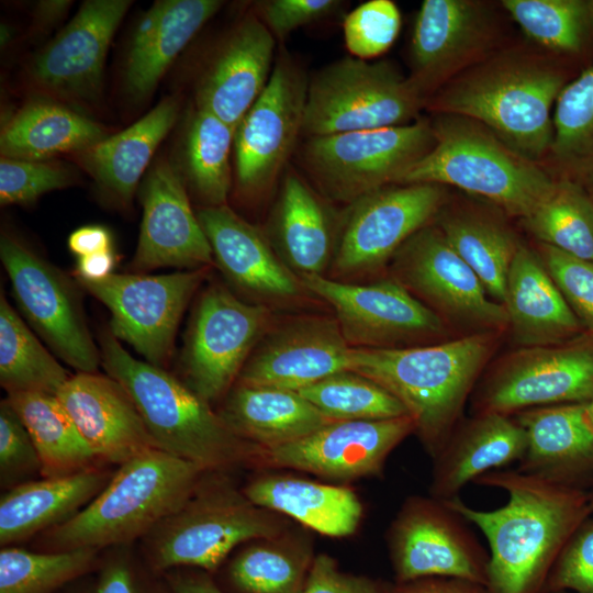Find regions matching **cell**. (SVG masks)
I'll use <instances>...</instances> for the list:
<instances>
[{"label": "cell", "instance_id": "obj_1", "mask_svg": "<svg viewBox=\"0 0 593 593\" xmlns=\"http://www.w3.org/2000/svg\"><path fill=\"white\" fill-rule=\"evenodd\" d=\"M475 484L504 490L505 505L478 511L458 496L446 504L477 525L490 547V593H537L559 553L591 514L589 495L517 469L483 473Z\"/></svg>", "mask_w": 593, "mask_h": 593}, {"label": "cell", "instance_id": "obj_2", "mask_svg": "<svg viewBox=\"0 0 593 593\" xmlns=\"http://www.w3.org/2000/svg\"><path fill=\"white\" fill-rule=\"evenodd\" d=\"M563 71L544 54L510 48L467 68L427 101L437 114L473 120L525 158L538 163L552 142V105Z\"/></svg>", "mask_w": 593, "mask_h": 593}, {"label": "cell", "instance_id": "obj_3", "mask_svg": "<svg viewBox=\"0 0 593 593\" xmlns=\"http://www.w3.org/2000/svg\"><path fill=\"white\" fill-rule=\"evenodd\" d=\"M492 350L486 333L426 346L350 348L349 370L393 394L435 458L458 425Z\"/></svg>", "mask_w": 593, "mask_h": 593}, {"label": "cell", "instance_id": "obj_4", "mask_svg": "<svg viewBox=\"0 0 593 593\" xmlns=\"http://www.w3.org/2000/svg\"><path fill=\"white\" fill-rule=\"evenodd\" d=\"M108 376L133 399L158 447L204 472L230 468L259 448L233 433L209 402L164 368L134 358L110 332L101 338Z\"/></svg>", "mask_w": 593, "mask_h": 593}, {"label": "cell", "instance_id": "obj_5", "mask_svg": "<svg viewBox=\"0 0 593 593\" xmlns=\"http://www.w3.org/2000/svg\"><path fill=\"white\" fill-rule=\"evenodd\" d=\"M204 471L161 449L123 465L105 488L68 521L44 532L46 551L100 550L145 537L193 493Z\"/></svg>", "mask_w": 593, "mask_h": 593}, {"label": "cell", "instance_id": "obj_6", "mask_svg": "<svg viewBox=\"0 0 593 593\" xmlns=\"http://www.w3.org/2000/svg\"><path fill=\"white\" fill-rule=\"evenodd\" d=\"M435 144L399 184L452 186L483 197L524 220L555 186L534 163L500 141L480 123L450 114L432 122Z\"/></svg>", "mask_w": 593, "mask_h": 593}, {"label": "cell", "instance_id": "obj_7", "mask_svg": "<svg viewBox=\"0 0 593 593\" xmlns=\"http://www.w3.org/2000/svg\"><path fill=\"white\" fill-rule=\"evenodd\" d=\"M204 482L202 475L190 497L144 537L153 570L214 571L239 544L279 534L281 526L268 510L224 481Z\"/></svg>", "mask_w": 593, "mask_h": 593}, {"label": "cell", "instance_id": "obj_8", "mask_svg": "<svg viewBox=\"0 0 593 593\" xmlns=\"http://www.w3.org/2000/svg\"><path fill=\"white\" fill-rule=\"evenodd\" d=\"M427 101L390 61L345 57L309 82L303 133L312 137L405 125Z\"/></svg>", "mask_w": 593, "mask_h": 593}, {"label": "cell", "instance_id": "obj_9", "mask_svg": "<svg viewBox=\"0 0 593 593\" xmlns=\"http://www.w3.org/2000/svg\"><path fill=\"white\" fill-rule=\"evenodd\" d=\"M435 144L432 122L312 136L303 163L322 192L351 204L380 188L399 184Z\"/></svg>", "mask_w": 593, "mask_h": 593}, {"label": "cell", "instance_id": "obj_10", "mask_svg": "<svg viewBox=\"0 0 593 593\" xmlns=\"http://www.w3.org/2000/svg\"><path fill=\"white\" fill-rule=\"evenodd\" d=\"M271 326L265 304L247 303L221 284L203 291L182 355L186 384L206 402L226 393Z\"/></svg>", "mask_w": 593, "mask_h": 593}, {"label": "cell", "instance_id": "obj_11", "mask_svg": "<svg viewBox=\"0 0 593 593\" xmlns=\"http://www.w3.org/2000/svg\"><path fill=\"white\" fill-rule=\"evenodd\" d=\"M446 201L444 186L390 184L351 204L337 227L332 279L371 272L429 224Z\"/></svg>", "mask_w": 593, "mask_h": 593}, {"label": "cell", "instance_id": "obj_12", "mask_svg": "<svg viewBox=\"0 0 593 593\" xmlns=\"http://www.w3.org/2000/svg\"><path fill=\"white\" fill-rule=\"evenodd\" d=\"M206 269L159 276L111 273L80 283L110 311V333L133 346L147 362L163 368L182 313L204 281Z\"/></svg>", "mask_w": 593, "mask_h": 593}, {"label": "cell", "instance_id": "obj_13", "mask_svg": "<svg viewBox=\"0 0 593 593\" xmlns=\"http://www.w3.org/2000/svg\"><path fill=\"white\" fill-rule=\"evenodd\" d=\"M0 257L15 302L42 338L79 372L100 362L79 293L68 277L13 236L3 234Z\"/></svg>", "mask_w": 593, "mask_h": 593}, {"label": "cell", "instance_id": "obj_14", "mask_svg": "<svg viewBox=\"0 0 593 593\" xmlns=\"http://www.w3.org/2000/svg\"><path fill=\"white\" fill-rule=\"evenodd\" d=\"M593 399V342L529 347L497 365L479 385L475 413L522 411Z\"/></svg>", "mask_w": 593, "mask_h": 593}, {"label": "cell", "instance_id": "obj_15", "mask_svg": "<svg viewBox=\"0 0 593 593\" xmlns=\"http://www.w3.org/2000/svg\"><path fill=\"white\" fill-rule=\"evenodd\" d=\"M299 278L306 291L333 307L350 347L398 348L445 332L441 317L398 280L357 284L323 275Z\"/></svg>", "mask_w": 593, "mask_h": 593}, {"label": "cell", "instance_id": "obj_16", "mask_svg": "<svg viewBox=\"0 0 593 593\" xmlns=\"http://www.w3.org/2000/svg\"><path fill=\"white\" fill-rule=\"evenodd\" d=\"M309 81L303 69L283 52L269 81L234 131L237 184L242 193L267 190L303 133Z\"/></svg>", "mask_w": 593, "mask_h": 593}, {"label": "cell", "instance_id": "obj_17", "mask_svg": "<svg viewBox=\"0 0 593 593\" xmlns=\"http://www.w3.org/2000/svg\"><path fill=\"white\" fill-rule=\"evenodd\" d=\"M465 522L445 501L409 500L390 532L398 581L446 577L488 586L490 555Z\"/></svg>", "mask_w": 593, "mask_h": 593}, {"label": "cell", "instance_id": "obj_18", "mask_svg": "<svg viewBox=\"0 0 593 593\" xmlns=\"http://www.w3.org/2000/svg\"><path fill=\"white\" fill-rule=\"evenodd\" d=\"M491 7L473 0H425L411 38V79L429 99L454 77L495 52Z\"/></svg>", "mask_w": 593, "mask_h": 593}, {"label": "cell", "instance_id": "obj_19", "mask_svg": "<svg viewBox=\"0 0 593 593\" xmlns=\"http://www.w3.org/2000/svg\"><path fill=\"white\" fill-rule=\"evenodd\" d=\"M393 259L398 281L449 318L483 328L508 324L505 306L488 298L478 276L438 226L421 228Z\"/></svg>", "mask_w": 593, "mask_h": 593}, {"label": "cell", "instance_id": "obj_20", "mask_svg": "<svg viewBox=\"0 0 593 593\" xmlns=\"http://www.w3.org/2000/svg\"><path fill=\"white\" fill-rule=\"evenodd\" d=\"M415 429L410 415L332 421L295 441L260 448L257 457L271 466L349 480L379 473L389 454Z\"/></svg>", "mask_w": 593, "mask_h": 593}, {"label": "cell", "instance_id": "obj_21", "mask_svg": "<svg viewBox=\"0 0 593 593\" xmlns=\"http://www.w3.org/2000/svg\"><path fill=\"white\" fill-rule=\"evenodd\" d=\"M127 0H88L33 59L32 81L59 98L92 103L100 97L112 37L131 5Z\"/></svg>", "mask_w": 593, "mask_h": 593}, {"label": "cell", "instance_id": "obj_22", "mask_svg": "<svg viewBox=\"0 0 593 593\" xmlns=\"http://www.w3.org/2000/svg\"><path fill=\"white\" fill-rule=\"evenodd\" d=\"M143 219L133 268L197 269L213 261V253L198 214L192 211L179 169L158 160L142 186Z\"/></svg>", "mask_w": 593, "mask_h": 593}, {"label": "cell", "instance_id": "obj_23", "mask_svg": "<svg viewBox=\"0 0 593 593\" xmlns=\"http://www.w3.org/2000/svg\"><path fill=\"white\" fill-rule=\"evenodd\" d=\"M350 348L336 320H294L266 333L237 383L300 391L333 373L349 370Z\"/></svg>", "mask_w": 593, "mask_h": 593}, {"label": "cell", "instance_id": "obj_24", "mask_svg": "<svg viewBox=\"0 0 593 593\" xmlns=\"http://www.w3.org/2000/svg\"><path fill=\"white\" fill-rule=\"evenodd\" d=\"M56 396L98 459L121 466L160 449L128 392L110 376L79 372Z\"/></svg>", "mask_w": 593, "mask_h": 593}, {"label": "cell", "instance_id": "obj_25", "mask_svg": "<svg viewBox=\"0 0 593 593\" xmlns=\"http://www.w3.org/2000/svg\"><path fill=\"white\" fill-rule=\"evenodd\" d=\"M275 36L254 14L222 42L195 90V108L234 130L265 90L272 72Z\"/></svg>", "mask_w": 593, "mask_h": 593}, {"label": "cell", "instance_id": "obj_26", "mask_svg": "<svg viewBox=\"0 0 593 593\" xmlns=\"http://www.w3.org/2000/svg\"><path fill=\"white\" fill-rule=\"evenodd\" d=\"M213 256L228 280L265 301H292L305 289L267 237L227 205L198 212Z\"/></svg>", "mask_w": 593, "mask_h": 593}, {"label": "cell", "instance_id": "obj_27", "mask_svg": "<svg viewBox=\"0 0 593 593\" xmlns=\"http://www.w3.org/2000/svg\"><path fill=\"white\" fill-rule=\"evenodd\" d=\"M514 417L527 436L518 471L572 488L593 473V419L588 403L534 407Z\"/></svg>", "mask_w": 593, "mask_h": 593}, {"label": "cell", "instance_id": "obj_28", "mask_svg": "<svg viewBox=\"0 0 593 593\" xmlns=\"http://www.w3.org/2000/svg\"><path fill=\"white\" fill-rule=\"evenodd\" d=\"M217 0H160L142 16L131 38L124 66L125 92L147 98L199 30L219 11Z\"/></svg>", "mask_w": 593, "mask_h": 593}, {"label": "cell", "instance_id": "obj_29", "mask_svg": "<svg viewBox=\"0 0 593 593\" xmlns=\"http://www.w3.org/2000/svg\"><path fill=\"white\" fill-rule=\"evenodd\" d=\"M526 446V432L511 415L478 413L459 422L434 458L433 496L441 501L458 496L467 483L483 473L519 461Z\"/></svg>", "mask_w": 593, "mask_h": 593}, {"label": "cell", "instance_id": "obj_30", "mask_svg": "<svg viewBox=\"0 0 593 593\" xmlns=\"http://www.w3.org/2000/svg\"><path fill=\"white\" fill-rule=\"evenodd\" d=\"M503 305L515 342L526 348L558 345L581 329L541 258L521 244L511 265Z\"/></svg>", "mask_w": 593, "mask_h": 593}, {"label": "cell", "instance_id": "obj_31", "mask_svg": "<svg viewBox=\"0 0 593 593\" xmlns=\"http://www.w3.org/2000/svg\"><path fill=\"white\" fill-rule=\"evenodd\" d=\"M112 475L92 467L4 491L0 499V545L13 546L68 521L105 488Z\"/></svg>", "mask_w": 593, "mask_h": 593}, {"label": "cell", "instance_id": "obj_32", "mask_svg": "<svg viewBox=\"0 0 593 593\" xmlns=\"http://www.w3.org/2000/svg\"><path fill=\"white\" fill-rule=\"evenodd\" d=\"M239 438L270 449L332 422L298 391L236 384L219 413Z\"/></svg>", "mask_w": 593, "mask_h": 593}, {"label": "cell", "instance_id": "obj_33", "mask_svg": "<svg viewBox=\"0 0 593 593\" xmlns=\"http://www.w3.org/2000/svg\"><path fill=\"white\" fill-rule=\"evenodd\" d=\"M178 113V102L166 98L127 128L79 152V160L103 192L126 204Z\"/></svg>", "mask_w": 593, "mask_h": 593}, {"label": "cell", "instance_id": "obj_34", "mask_svg": "<svg viewBox=\"0 0 593 593\" xmlns=\"http://www.w3.org/2000/svg\"><path fill=\"white\" fill-rule=\"evenodd\" d=\"M255 505L288 515L326 536L353 534L362 515L358 496L348 488L270 475L251 481L243 491Z\"/></svg>", "mask_w": 593, "mask_h": 593}, {"label": "cell", "instance_id": "obj_35", "mask_svg": "<svg viewBox=\"0 0 593 593\" xmlns=\"http://www.w3.org/2000/svg\"><path fill=\"white\" fill-rule=\"evenodd\" d=\"M272 226L282 255L299 276L323 275L332 262L337 231L322 199L295 172L283 179Z\"/></svg>", "mask_w": 593, "mask_h": 593}, {"label": "cell", "instance_id": "obj_36", "mask_svg": "<svg viewBox=\"0 0 593 593\" xmlns=\"http://www.w3.org/2000/svg\"><path fill=\"white\" fill-rule=\"evenodd\" d=\"M103 128L91 119L53 100H32L2 127L1 157L46 160L61 153H76L104 138Z\"/></svg>", "mask_w": 593, "mask_h": 593}, {"label": "cell", "instance_id": "obj_37", "mask_svg": "<svg viewBox=\"0 0 593 593\" xmlns=\"http://www.w3.org/2000/svg\"><path fill=\"white\" fill-rule=\"evenodd\" d=\"M7 399L22 419L37 450L42 478L74 474L98 459L55 394L23 392Z\"/></svg>", "mask_w": 593, "mask_h": 593}, {"label": "cell", "instance_id": "obj_38", "mask_svg": "<svg viewBox=\"0 0 593 593\" xmlns=\"http://www.w3.org/2000/svg\"><path fill=\"white\" fill-rule=\"evenodd\" d=\"M437 226L485 291L503 304L508 272L519 246L515 236L491 217L472 212L444 215Z\"/></svg>", "mask_w": 593, "mask_h": 593}, {"label": "cell", "instance_id": "obj_39", "mask_svg": "<svg viewBox=\"0 0 593 593\" xmlns=\"http://www.w3.org/2000/svg\"><path fill=\"white\" fill-rule=\"evenodd\" d=\"M70 378L2 293L0 296V383L8 394H57Z\"/></svg>", "mask_w": 593, "mask_h": 593}, {"label": "cell", "instance_id": "obj_40", "mask_svg": "<svg viewBox=\"0 0 593 593\" xmlns=\"http://www.w3.org/2000/svg\"><path fill=\"white\" fill-rule=\"evenodd\" d=\"M234 131L217 116L198 108L188 121L180 172L206 206L224 205L227 199Z\"/></svg>", "mask_w": 593, "mask_h": 593}, {"label": "cell", "instance_id": "obj_41", "mask_svg": "<svg viewBox=\"0 0 593 593\" xmlns=\"http://www.w3.org/2000/svg\"><path fill=\"white\" fill-rule=\"evenodd\" d=\"M549 155L566 178L593 182V66L567 83L552 113Z\"/></svg>", "mask_w": 593, "mask_h": 593}, {"label": "cell", "instance_id": "obj_42", "mask_svg": "<svg viewBox=\"0 0 593 593\" xmlns=\"http://www.w3.org/2000/svg\"><path fill=\"white\" fill-rule=\"evenodd\" d=\"M523 222L542 244L593 261V201L580 183L566 178L556 180Z\"/></svg>", "mask_w": 593, "mask_h": 593}, {"label": "cell", "instance_id": "obj_43", "mask_svg": "<svg viewBox=\"0 0 593 593\" xmlns=\"http://www.w3.org/2000/svg\"><path fill=\"white\" fill-rule=\"evenodd\" d=\"M503 9L535 43L579 53L593 36V0H503Z\"/></svg>", "mask_w": 593, "mask_h": 593}, {"label": "cell", "instance_id": "obj_44", "mask_svg": "<svg viewBox=\"0 0 593 593\" xmlns=\"http://www.w3.org/2000/svg\"><path fill=\"white\" fill-rule=\"evenodd\" d=\"M99 550L35 552L15 546L0 551V593H54L88 572Z\"/></svg>", "mask_w": 593, "mask_h": 593}, {"label": "cell", "instance_id": "obj_45", "mask_svg": "<svg viewBox=\"0 0 593 593\" xmlns=\"http://www.w3.org/2000/svg\"><path fill=\"white\" fill-rule=\"evenodd\" d=\"M298 392L332 421L409 415L405 406L388 390L351 370L333 373Z\"/></svg>", "mask_w": 593, "mask_h": 593}, {"label": "cell", "instance_id": "obj_46", "mask_svg": "<svg viewBox=\"0 0 593 593\" xmlns=\"http://www.w3.org/2000/svg\"><path fill=\"white\" fill-rule=\"evenodd\" d=\"M311 563L305 552L257 544L234 558L228 574L240 593H303Z\"/></svg>", "mask_w": 593, "mask_h": 593}, {"label": "cell", "instance_id": "obj_47", "mask_svg": "<svg viewBox=\"0 0 593 593\" xmlns=\"http://www.w3.org/2000/svg\"><path fill=\"white\" fill-rule=\"evenodd\" d=\"M401 13L391 0H370L350 11L344 20L345 45L353 57L371 59L384 54L396 40Z\"/></svg>", "mask_w": 593, "mask_h": 593}, {"label": "cell", "instance_id": "obj_48", "mask_svg": "<svg viewBox=\"0 0 593 593\" xmlns=\"http://www.w3.org/2000/svg\"><path fill=\"white\" fill-rule=\"evenodd\" d=\"M74 171L58 163L1 157L0 203L29 204L42 194L68 187Z\"/></svg>", "mask_w": 593, "mask_h": 593}, {"label": "cell", "instance_id": "obj_49", "mask_svg": "<svg viewBox=\"0 0 593 593\" xmlns=\"http://www.w3.org/2000/svg\"><path fill=\"white\" fill-rule=\"evenodd\" d=\"M42 478V465L29 430L5 398L0 403V484L3 491Z\"/></svg>", "mask_w": 593, "mask_h": 593}, {"label": "cell", "instance_id": "obj_50", "mask_svg": "<svg viewBox=\"0 0 593 593\" xmlns=\"http://www.w3.org/2000/svg\"><path fill=\"white\" fill-rule=\"evenodd\" d=\"M540 258L580 323L593 331V261L545 244Z\"/></svg>", "mask_w": 593, "mask_h": 593}, {"label": "cell", "instance_id": "obj_51", "mask_svg": "<svg viewBox=\"0 0 593 593\" xmlns=\"http://www.w3.org/2000/svg\"><path fill=\"white\" fill-rule=\"evenodd\" d=\"M551 593H593V519L584 521L568 540L546 581Z\"/></svg>", "mask_w": 593, "mask_h": 593}, {"label": "cell", "instance_id": "obj_52", "mask_svg": "<svg viewBox=\"0 0 593 593\" xmlns=\"http://www.w3.org/2000/svg\"><path fill=\"white\" fill-rule=\"evenodd\" d=\"M338 5L336 0H270L259 3L262 22L275 37L324 18Z\"/></svg>", "mask_w": 593, "mask_h": 593}, {"label": "cell", "instance_id": "obj_53", "mask_svg": "<svg viewBox=\"0 0 593 593\" xmlns=\"http://www.w3.org/2000/svg\"><path fill=\"white\" fill-rule=\"evenodd\" d=\"M303 593H385L374 581L342 572L327 555L316 556L311 563Z\"/></svg>", "mask_w": 593, "mask_h": 593}, {"label": "cell", "instance_id": "obj_54", "mask_svg": "<svg viewBox=\"0 0 593 593\" xmlns=\"http://www.w3.org/2000/svg\"><path fill=\"white\" fill-rule=\"evenodd\" d=\"M125 546L104 562L96 593H156L136 569Z\"/></svg>", "mask_w": 593, "mask_h": 593}, {"label": "cell", "instance_id": "obj_55", "mask_svg": "<svg viewBox=\"0 0 593 593\" xmlns=\"http://www.w3.org/2000/svg\"><path fill=\"white\" fill-rule=\"evenodd\" d=\"M385 593H490L488 588L457 578L428 577L385 590Z\"/></svg>", "mask_w": 593, "mask_h": 593}, {"label": "cell", "instance_id": "obj_56", "mask_svg": "<svg viewBox=\"0 0 593 593\" xmlns=\"http://www.w3.org/2000/svg\"><path fill=\"white\" fill-rule=\"evenodd\" d=\"M68 247L77 257L112 249L110 232L101 225H87L74 231Z\"/></svg>", "mask_w": 593, "mask_h": 593}, {"label": "cell", "instance_id": "obj_57", "mask_svg": "<svg viewBox=\"0 0 593 593\" xmlns=\"http://www.w3.org/2000/svg\"><path fill=\"white\" fill-rule=\"evenodd\" d=\"M115 256L112 249L78 257L77 276L79 280H101L112 273Z\"/></svg>", "mask_w": 593, "mask_h": 593}, {"label": "cell", "instance_id": "obj_58", "mask_svg": "<svg viewBox=\"0 0 593 593\" xmlns=\"http://www.w3.org/2000/svg\"><path fill=\"white\" fill-rule=\"evenodd\" d=\"M169 583L172 593H223L204 573L175 572Z\"/></svg>", "mask_w": 593, "mask_h": 593}, {"label": "cell", "instance_id": "obj_59", "mask_svg": "<svg viewBox=\"0 0 593 593\" xmlns=\"http://www.w3.org/2000/svg\"><path fill=\"white\" fill-rule=\"evenodd\" d=\"M70 1H41L35 10V20L41 26H49L58 21L70 7Z\"/></svg>", "mask_w": 593, "mask_h": 593}, {"label": "cell", "instance_id": "obj_60", "mask_svg": "<svg viewBox=\"0 0 593 593\" xmlns=\"http://www.w3.org/2000/svg\"><path fill=\"white\" fill-rule=\"evenodd\" d=\"M590 415L593 419V399L588 403Z\"/></svg>", "mask_w": 593, "mask_h": 593}, {"label": "cell", "instance_id": "obj_61", "mask_svg": "<svg viewBox=\"0 0 593 593\" xmlns=\"http://www.w3.org/2000/svg\"><path fill=\"white\" fill-rule=\"evenodd\" d=\"M589 505H590L591 513H593V494L589 496Z\"/></svg>", "mask_w": 593, "mask_h": 593}]
</instances>
